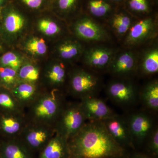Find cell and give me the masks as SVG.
Masks as SVG:
<instances>
[{
    "label": "cell",
    "mask_w": 158,
    "mask_h": 158,
    "mask_svg": "<svg viewBox=\"0 0 158 158\" xmlns=\"http://www.w3.org/2000/svg\"><path fill=\"white\" fill-rule=\"evenodd\" d=\"M69 158H109L122 150L102 121H90L68 140Z\"/></svg>",
    "instance_id": "6da1fadb"
},
{
    "label": "cell",
    "mask_w": 158,
    "mask_h": 158,
    "mask_svg": "<svg viewBox=\"0 0 158 158\" xmlns=\"http://www.w3.org/2000/svg\"><path fill=\"white\" fill-rule=\"evenodd\" d=\"M65 103L61 90L43 88L39 95L26 108L25 114L28 123L54 127Z\"/></svg>",
    "instance_id": "7a4b0ae2"
},
{
    "label": "cell",
    "mask_w": 158,
    "mask_h": 158,
    "mask_svg": "<svg viewBox=\"0 0 158 158\" xmlns=\"http://www.w3.org/2000/svg\"><path fill=\"white\" fill-rule=\"evenodd\" d=\"M33 15L12 0L0 10V39L8 48L26 37Z\"/></svg>",
    "instance_id": "3957f363"
},
{
    "label": "cell",
    "mask_w": 158,
    "mask_h": 158,
    "mask_svg": "<svg viewBox=\"0 0 158 158\" xmlns=\"http://www.w3.org/2000/svg\"><path fill=\"white\" fill-rule=\"evenodd\" d=\"M68 24L71 35L85 45L116 42L104 23L82 12Z\"/></svg>",
    "instance_id": "277c9868"
},
{
    "label": "cell",
    "mask_w": 158,
    "mask_h": 158,
    "mask_svg": "<svg viewBox=\"0 0 158 158\" xmlns=\"http://www.w3.org/2000/svg\"><path fill=\"white\" fill-rule=\"evenodd\" d=\"M66 85L67 90L74 97L82 99L96 96L102 86L99 73L83 67L70 69Z\"/></svg>",
    "instance_id": "5b68a950"
},
{
    "label": "cell",
    "mask_w": 158,
    "mask_h": 158,
    "mask_svg": "<svg viewBox=\"0 0 158 158\" xmlns=\"http://www.w3.org/2000/svg\"><path fill=\"white\" fill-rule=\"evenodd\" d=\"M158 38V14L137 19L119 43L120 46L138 49Z\"/></svg>",
    "instance_id": "8992f818"
},
{
    "label": "cell",
    "mask_w": 158,
    "mask_h": 158,
    "mask_svg": "<svg viewBox=\"0 0 158 158\" xmlns=\"http://www.w3.org/2000/svg\"><path fill=\"white\" fill-rule=\"evenodd\" d=\"M118 47L115 43L85 45L80 61L84 67L94 72L106 73Z\"/></svg>",
    "instance_id": "52a82bcc"
},
{
    "label": "cell",
    "mask_w": 158,
    "mask_h": 158,
    "mask_svg": "<svg viewBox=\"0 0 158 158\" xmlns=\"http://www.w3.org/2000/svg\"><path fill=\"white\" fill-rule=\"evenodd\" d=\"M86 120L80 102L66 103L54 127L56 133L68 141L81 129Z\"/></svg>",
    "instance_id": "ba28073f"
},
{
    "label": "cell",
    "mask_w": 158,
    "mask_h": 158,
    "mask_svg": "<svg viewBox=\"0 0 158 158\" xmlns=\"http://www.w3.org/2000/svg\"><path fill=\"white\" fill-rule=\"evenodd\" d=\"M138 67V50L119 46L106 73L115 78L132 79L137 75Z\"/></svg>",
    "instance_id": "9c48e42d"
},
{
    "label": "cell",
    "mask_w": 158,
    "mask_h": 158,
    "mask_svg": "<svg viewBox=\"0 0 158 158\" xmlns=\"http://www.w3.org/2000/svg\"><path fill=\"white\" fill-rule=\"evenodd\" d=\"M37 31L43 36L56 41L71 35L68 24L49 10L33 16Z\"/></svg>",
    "instance_id": "30bf717a"
},
{
    "label": "cell",
    "mask_w": 158,
    "mask_h": 158,
    "mask_svg": "<svg viewBox=\"0 0 158 158\" xmlns=\"http://www.w3.org/2000/svg\"><path fill=\"white\" fill-rule=\"evenodd\" d=\"M55 134L52 127L28 123L17 138L31 152L40 151Z\"/></svg>",
    "instance_id": "8fae6325"
},
{
    "label": "cell",
    "mask_w": 158,
    "mask_h": 158,
    "mask_svg": "<svg viewBox=\"0 0 158 158\" xmlns=\"http://www.w3.org/2000/svg\"><path fill=\"white\" fill-rule=\"evenodd\" d=\"M132 79L115 78L106 87L108 96L118 104L129 106L135 103L138 91Z\"/></svg>",
    "instance_id": "7c38bea8"
},
{
    "label": "cell",
    "mask_w": 158,
    "mask_h": 158,
    "mask_svg": "<svg viewBox=\"0 0 158 158\" xmlns=\"http://www.w3.org/2000/svg\"><path fill=\"white\" fill-rule=\"evenodd\" d=\"M69 65L55 58L47 65L41 73V81L46 86L44 89L61 90L67 83Z\"/></svg>",
    "instance_id": "4fadbf2b"
},
{
    "label": "cell",
    "mask_w": 158,
    "mask_h": 158,
    "mask_svg": "<svg viewBox=\"0 0 158 158\" xmlns=\"http://www.w3.org/2000/svg\"><path fill=\"white\" fill-rule=\"evenodd\" d=\"M85 44L71 35L56 41L53 49L54 58L72 65L80 61Z\"/></svg>",
    "instance_id": "5bb4252c"
},
{
    "label": "cell",
    "mask_w": 158,
    "mask_h": 158,
    "mask_svg": "<svg viewBox=\"0 0 158 158\" xmlns=\"http://www.w3.org/2000/svg\"><path fill=\"white\" fill-rule=\"evenodd\" d=\"M138 52L137 75L150 77L158 72V39L137 49Z\"/></svg>",
    "instance_id": "9a60e30c"
},
{
    "label": "cell",
    "mask_w": 158,
    "mask_h": 158,
    "mask_svg": "<svg viewBox=\"0 0 158 158\" xmlns=\"http://www.w3.org/2000/svg\"><path fill=\"white\" fill-rule=\"evenodd\" d=\"M137 19L121 6L104 23L113 34L116 42L119 44Z\"/></svg>",
    "instance_id": "2e32d148"
},
{
    "label": "cell",
    "mask_w": 158,
    "mask_h": 158,
    "mask_svg": "<svg viewBox=\"0 0 158 158\" xmlns=\"http://www.w3.org/2000/svg\"><path fill=\"white\" fill-rule=\"evenodd\" d=\"M81 100L82 110L87 119L90 121H103L115 115L104 102L96 96L88 97Z\"/></svg>",
    "instance_id": "e0dca14e"
},
{
    "label": "cell",
    "mask_w": 158,
    "mask_h": 158,
    "mask_svg": "<svg viewBox=\"0 0 158 158\" xmlns=\"http://www.w3.org/2000/svg\"><path fill=\"white\" fill-rule=\"evenodd\" d=\"M119 6L109 0H84L82 12L104 23Z\"/></svg>",
    "instance_id": "ac0fdd59"
},
{
    "label": "cell",
    "mask_w": 158,
    "mask_h": 158,
    "mask_svg": "<svg viewBox=\"0 0 158 158\" xmlns=\"http://www.w3.org/2000/svg\"><path fill=\"white\" fill-rule=\"evenodd\" d=\"M84 0H50L49 10L68 23L82 13Z\"/></svg>",
    "instance_id": "d6986e66"
},
{
    "label": "cell",
    "mask_w": 158,
    "mask_h": 158,
    "mask_svg": "<svg viewBox=\"0 0 158 158\" xmlns=\"http://www.w3.org/2000/svg\"><path fill=\"white\" fill-rule=\"evenodd\" d=\"M127 122L132 139L142 141L149 136L153 130L152 119L145 113H134Z\"/></svg>",
    "instance_id": "ffe728a7"
},
{
    "label": "cell",
    "mask_w": 158,
    "mask_h": 158,
    "mask_svg": "<svg viewBox=\"0 0 158 158\" xmlns=\"http://www.w3.org/2000/svg\"><path fill=\"white\" fill-rule=\"evenodd\" d=\"M27 123L25 113H5L0 117V131L9 139L17 138Z\"/></svg>",
    "instance_id": "44dd1931"
},
{
    "label": "cell",
    "mask_w": 158,
    "mask_h": 158,
    "mask_svg": "<svg viewBox=\"0 0 158 158\" xmlns=\"http://www.w3.org/2000/svg\"><path fill=\"white\" fill-rule=\"evenodd\" d=\"M102 121L110 135L118 144L132 140L127 122L120 116L115 114Z\"/></svg>",
    "instance_id": "7402d4cb"
},
{
    "label": "cell",
    "mask_w": 158,
    "mask_h": 158,
    "mask_svg": "<svg viewBox=\"0 0 158 158\" xmlns=\"http://www.w3.org/2000/svg\"><path fill=\"white\" fill-rule=\"evenodd\" d=\"M40 152L39 158H69L68 141L56 133Z\"/></svg>",
    "instance_id": "603a6c76"
},
{
    "label": "cell",
    "mask_w": 158,
    "mask_h": 158,
    "mask_svg": "<svg viewBox=\"0 0 158 158\" xmlns=\"http://www.w3.org/2000/svg\"><path fill=\"white\" fill-rule=\"evenodd\" d=\"M158 0H125L122 7L136 19H140L157 12Z\"/></svg>",
    "instance_id": "cb8c5ba5"
},
{
    "label": "cell",
    "mask_w": 158,
    "mask_h": 158,
    "mask_svg": "<svg viewBox=\"0 0 158 158\" xmlns=\"http://www.w3.org/2000/svg\"><path fill=\"white\" fill-rule=\"evenodd\" d=\"M42 89L40 85L19 82L11 90L18 102L25 109L34 101Z\"/></svg>",
    "instance_id": "d4e9b609"
},
{
    "label": "cell",
    "mask_w": 158,
    "mask_h": 158,
    "mask_svg": "<svg viewBox=\"0 0 158 158\" xmlns=\"http://www.w3.org/2000/svg\"><path fill=\"white\" fill-rule=\"evenodd\" d=\"M21 42L23 51L32 58H43L47 53L48 47L43 37L31 35L25 37Z\"/></svg>",
    "instance_id": "484cf974"
},
{
    "label": "cell",
    "mask_w": 158,
    "mask_h": 158,
    "mask_svg": "<svg viewBox=\"0 0 158 158\" xmlns=\"http://www.w3.org/2000/svg\"><path fill=\"white\" fill-rule=\"evenodd\" d=\"M3 158H32L31 152L17 138L9 139L1 149Z\"/></svg>",
    "instance_id": "4316f807"
},
{
    "label": "cell",
    "mask_w": 158,
    "mask_h": 158,
    "mask_svg": "<svg viewBox=\"0 0 158 158\" xmlns=\"http://www.w3.org/2000/svg\"><path fill=\"white\" fill-rule=\"evenodd\" d=\"M19 82H27L40 85L42 69L36 62L27 60L17 71Z\"/></svg>",
    "instance_id": "83f0119b"
},
{
    "label": "cell",
    "mask_w": 158,
    "mask_h": 158,
    "mask_svg": "<svg viewBox=\"0 0 158 158\" xmlns=\"http://www.w3.org/2000/svg\"><path fill=\"white\" fill-rule=\"evenodd\" d=\"M141 98L143 103L149 110H158V80L153 79L147 83L141 90Z\"/></svg>",
    "instance_id": "f1b7e54d"
},
{
    "label": "cell",
    "mask_w": 158,
    "mask_h": 158,
    "mask_svg": "<svg viewBox=\"0 0 158 158\" xmlns=\"http://www.w3.org/2000/svg\"><path fill=\"white\" fill-rule=\"evenodd\" d=\"M0 90V108L5 113L24 114L25 109L20 104L11 90L3 88Z\"/></svg>",
    "instance_id": "f546056e"
},
{
    "label": "cell",
    "mask_w": 158,
    "mask_h": 158,
    "mask_svg": "<svg viewBox=\"0 0 158 158\" xmlns=\"http://www.w3.org/2000/svg\"><path fill=\"white\" fill-rule=\"evenodd\" d=\"M32 15L49 10L50 0H12Z\"/></svg>",
    "instance_id": "4dcf8cb0"
},
{
    "label": "cell",
    "mask_w": 158,
    "mask_h": 158,
    "mask_svg": "<svg viewBox=\"0 0 158 158\" xmlns=\"http://www.w3.org/2000/svg\"><path fill=\"white\" fill-rule=\"evenodd\" d=\"M27 60L18 52L8 50L0 56V66L9 67L18 71Z\"/></svg>",
    "instance_id": "1f68e13d"
},
{
    "label": "cell",
    "mask_w": 158,
    "mask_h": 158,
    "mask_svg": "<svg viewBox=\"0 0 158 158\" xmlns=\"http://www.w3.org/2000/svg\"><path fill=\"white\" fill-rule=\"evenodd\" d=\"M19 82L17 71L9 67L0 66V85L11 90Z\"/></svg>",
    "instance_id": "d6a6232c"
},
{
    "label": "cell",
    "mask_w": 158,
    "mask_h": 158,
    "mask_svg": "<svg viewBox=\"0 0 158 158\" xmlns=\"http://www.w3.org/2000/svg\"><path fill=\"white\" fill-rule=\"evenodd\" d=\"M150 147L155 153L158 152V130L157 128L153 129L150 135Z\"/></svg>",
    "instance_id": "836d02e7"
},
{
    "label": "cell",
    "mask_w": 158,
    "mask_h": 158,
    "mask_svg": "<svg viewBox=\"0 0 158 158\" xmlns=\"http://www.w3.org/2000/svg\"><path fill=\"white\" fill-rule=\"evenodd\" d=\"M8 48H9L0 39V56L8 50Z\"/></svg>",
    "instance_id": "e575fe53"
},
{
    "label": "cell",
    "mask_w": 158,
    "mask_h": 158,
    "mask_svg": "<svg viewBox=\"0 0 158 158\" xmlns=\"http://www.w3.org/2000/svg\"><path fill=\"white\" fill-rule=\"evenodd\" d=\"M110 2H112L118 6H122L125 0H109Z\"/></svg>",
    "instance_id": "d590c367"
},
{
    "label": "cell",
    "mask_w": 158,
    "mask_h": 158,
    "mask_svg": "<svg viewBox=\"0 0 158 158\" xmlns=\"http://www.w3.org/2000/svg\"><path fill=\"white\" fill-rule=\"evenodd\" d=\"M135 158H150L149 157H147L144 156H137V157H135Z\"/></svg>",
    "instance_id": "8d00e7d4"
},
{
    "label": "cell",
    "mask_w": 158,
    "mask_h": 158,
    "mask_svg": "<svg viewBox=\"0 0 158 158\" xmlns=\"http://www.w3.org/2000/svg\"><path fill=\"white\" fill-rule=\"evenodd\" d=\"M0 158H3L2 157V156H1V154H0Z\"/></svg>",
    "instance_id": "74e56055"
},
{
    "label": "cell",
    "mask_w": 158,
    "mask_h": 158,
    "mask_svg": "<svg viewBox=\"0 0 158 158\" xmlns=\"http://www.w3.org/2000/svg\"><path fill=\"white\" fill-rule=\"evenodd\" d=\"M0 87H1V85H0Z\"/></svg>",
    "instance_id": "f35d334b"
}]
</instances>
